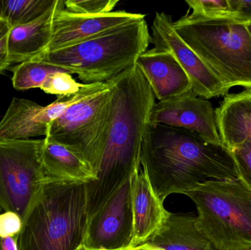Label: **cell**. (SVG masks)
Masks as SVG:
<instances>
[{
	"mask_svg": "<svg viewBox=\"0 0 251 250\" xmlns=\"http://www.w3.org/2000/svg\"><path fill=\"white\" fill-rule=\"evenodd\" d=\"M141 165L162 202L172 194L185 195L206 181L239 179L234 159L223 145L162 124L148 125Z\"/></svg>",
	"mask_w": 251,
	"mask_h": 250,
	"instance_id": "obj_2",
	"label": "cell"
},
{
	"mask_svg": "<svg viewBox=\"0 0 251 250\" xmlns=\"http://www.w3.org/2000/svg\"><path fill=\"white\" fill-rule=\"evenodd\" d=\"M215 116L221 144L229 152L251 141V90L226 95Z\"/></svg>",
	"mask_w": 251,
	"mask_h": 250,
	"instance_id": "obj_15",
	"label": "cell"
},
{
	"mask_svg": "<svg viewBox=\"0 0 251 250\" xmlns=\"http://www.w3.org/2000/svg\"><path fill=\"white\" fill-rule=\"evenodd\" d=\"M1 208H0V211H1Z\"/></svg>",
	"mask_w": 251,
	"mask_h": 250,
	"instance_id": "obj_34",
	"label": "cell"
},
{
	"mask_svg": "<svg viewBox=\"0 0 251 250\" xmlns=\"http://www.w3.org/2000/svg\"><path fill=\"white\" fill-rule=\"evenodd\" d=\"M151 41L144 19L122 25L79 44L48 51L37 60L78 75L85 84L114 79L136 64Z\"/></svg>",
	"mask_w": 251,
	"mask_h": 250,
	"instance_id": "obj_4",
	"label": "cell"
},
{
	"mask_svg": "<svg viewBox=\"0 0 251 250\" xmlns=\"http://www.w3.org/2000/svg\"><path fill=\"white\" fill-rule=\"evenodd\" d=\"M136 65L159 101L175 98L192 90L187 73L167 50L156 47L146 50L137 59Z\"/></svg>",
	"mask_w": 251,
	"mask_h": 250,
	"instance_id": "obj_13",
	"label": "cell"
},
{
	"mask_svg": "<svg viewBox=\"0 0 251 250\" xmlns=\"http://www.w3.org/2000/svg\"><path fill=\"white\" fill-rule=\"evenodd\" d=\"M145 17V15L125 10L103 15L77 14L66 10L64 1L62 0L54 13L51 39L46 52L79 44Z\"/></svg>",
	"mask_w": 251,
	"mask_h": 250,
	"instance_id": "obj_12",
	"label": "cell"
},
{
	"mask_svg": "<svg viewBox=\"0 0 251 250\" xmlns=\"http://www.w3.org/2000/svg\"><path fill=\"white\" fill-rule=\"evenodd\" d=\"M239 179L251 189V141L244 142L231 151Z\"/></svg>",
	"mask_w": 251,
	"mask_h": 250,
	"instance_id": "obj_25",
	"label": "cell"
},
{
	"mask_svg": "<svg viewBox=\"0 0 251 250\" xmlns=\"http://www.w3.org/2000/svg\"><path fill=\"white\" fill-rule=\"evenodd\" d=\"M41 161L47 182L88 183L97 179L94 169L81 154L50 138L44 139Z\"/></svg>",
	"mask_w": 251,
	"mask_h": 250,
	"instance_id": "obj_16",
	"label": "cell"
},
{
	"mask_svg": "<svg viewBox=\"0 0 251 250\" xmlns=\"http://www.w3.org/2000/svg\"><path fill=\"white\" fill-rule=\"evenodd\" d=\"M55 0H0V16L10 27L26 24L42 16Z\"/></svg>",
	"mask_w": 251,
	"mask_h": 250,
	"instance_id": "obj_20",
	"label": "cell"
},
{
	"mask_svg": "<svg viewBox=\"0 0 251 250\" xmlns=\"http://www.w3.org/2000/svg\"><path fill=\"white\" fill-rule=\"evenodd\" d=\"M112 81L111 114L97 179L85 183L87 217L139 172L154 94L137 65Z\"/></svg>",
	"mask_w": 251,
	"mask_h": 250,
	"instance_id": "obj_1",
	"label": "cell"
},
{
	"mask_svg": "<svg viewBox=\"0 0 251 250\" xmlns=\"http://www.w3.org/2000/svg\"><path fill=\"white\" fill-rule=\"evenodd\" d=\"M44 139L0 137V208L26 215L46 182L41 161Z\"/></svg>",
	"mask_w": 251,
	"mask_h": 250,
	"instance_id": "obj_7",
	"label": "cell"
},
{
	"mask_svg": "<svg viewBox=\"0 0 251 250\" xmlns=\"http://www.w3.org/2000/svg\"><path fill=\"white\" fill-rule=\"evenodd\" d=\"M135 250H156L153 248H149V247L144 246V245H140V246L135 248Z\"/></svg>",
	"mask_w": 251,
	"mask_h": 250,
	"instance_id": "obj_30",
	"label": "cell"
},
{
	"mask_svg": "<svg viewBox=\"0 0 251 250\" xmlns=\"http://www.w3.org/2000/svg\"><path fill=\"white\" fill-rule=\"evenodd\" d=\"M186 3L192 10L189 14L195 17L210 19L230 15L228 0H187Z\"/></svg>",
	"mask_w": 251,
	"mask_h": 250,
	"instance_id": "obj_23",
	"label": "cell"
},
{
	"mask_svg": "<svg viewBox=\"0 0 251 250\" xmlns=\"http://www.w3.org/2000/svg\"><path fill=\"white\" fill-rule=\"evenodd\" d=\"M196 220L171 213L165 224L141 245L156 250H216L198 229Z\"/></svg>",
	"mask_w": 251,
	"mask_h": 250,
	"instance_id": "obj_18",
	"label": "cell"
},
{
	"mask_svg": "<svg viewBox=\"0 0 251 250\" xmlns=\"http://www.w3.org/2000/svg\"><path fill=\"white\" fill-rule=\"evenodd\" d=\"M76 250H94L91 249V248H86V247L84 246V245H81L79 248H77Z\"/></svg>",
	"mask_w": 251,
	"mask_h": 250,
	"instance_id": "obj_31",
	"label": "cell"
},
{
	"mask_svg": "<svg viewBox=\"0 0 251 250\" xmlns=\"http://www.w3.org/2000/svg\"><path fill=\"white\" fill-rule=\"evenodd\" d=\"M174 27L227 91L251 90V35L246 23L230 16L206 19L187 13Z\"/></svg>",
	"mask_w": 251,
	"mask_h": 250,
	"instance_id": "obj_5",
	"label": "cell"
},
{
	"mask_svg": "<svg viewBox=\"0 0 251 250\" xmlns=\"http://www.w3.org/2000/svg\"><path fill=\"white\" fill-rule=\"evenodd\" d=\"M196 224L216 250H251V189L240 179L208 180L185 194Z\"/></svg>",
	"mask_w": 251,
	"mask_h": 250,
	"instance_id": "obj_6",
	"label": "cell"
},
{
	"mask_svg": "<svg viewBox=\"0 0 251 250\" xmlns=\"http://www.w3.org/2000/svg\"><path fill=\"white\" fill-rule=\"evenodd\" d=\"M10 29L11 27L8 23L0 16V73L12 64L8 48Z\"/></svg>",
	"mask_w": 251,
	"mask_h": 250,
	"instance_id": "obj_27",
	"label": "cell"
},
{
	"mask_svg": "<svg viewBox=\"0 0 251 250\" xmlns=\"http://www.w3.org/2000/svg\"><path fill=\"white\" fill-rule=\"evenodd\" d=\"M131 180L125 182L88 218L82 245L91 249L121 250L131 248L134 232Z\"/></svg>",
	"mask_w": 251,
	"mask_h": 250,
	"instance_id": "obj_9",
	"label": "cell"
},
{
	"mask_svg": "<svg viewBox=\"0 0 251 250\" xmlns=\"http://www.w3.org/2000/svg\"><path fill=\"white\" fill-rule=\"evenodd\" d=\"M121 250H135V248H127V249Z\"/></svg>",
	"mask_w": 251,
	"mask_h": 250,
	"instance_id": "obj_33",
	"label": "cell"
},
{
	"mask_svg": "<svg viewBox=\"0 0 251 250\" xmlns=\"http://www.w3.org/2000/svg\"><path fill=\"white\" fill-rule=\"evenodd\" d=\"M0 250H18L17 236L0 238Z\"/></svg>",
	"mask_w": 251,
	"mask_h": 250,
	"instance_id": "obj_29",
	"label": "cell"
},
{
	"mask_svg": "<svg viewBox=\"0 0 251 250\" xmlns=\"http://www.w3.org/2000/svg\"><path fill=\"white\" fill-rule=\"evenodd\" d=\"M87 220L85 183L46 182L22 220L18 250H76Z\"/></svg>",
	"mask_w": 251,
	"mask_h": 250,
	"instance_id": "obj_3",
	"label": "cell"
},
{
	"mask_svg": "<svg viewBox=\"0 0 251 250\" xmlns=\"http://www.w3.org/2000/svg\"><path fill=\"white\" fill-rule=\"evenodd\" d=\"M150 123L186 129L209 143L222 145L212 103L198 96L193 90L156 103L151 114Z\"/></svg>",
	"mask_w": 251,
	"mask_h": 250,
	"instance_id": "obj_11",
	"label": "cell"
},
{
	"mask_svg": "<svg viewBox=\"0 0 251 250\" xmlns=\"http://www.w3.org/2000/svg\"><path fill=\"white\" fill-rule=\"evenodd\" d=\"M50 124L45 107L29 100L13 98L0 121V137L10 139L46 137Z\"/></svg>",
	"mask_w": 251,
	"mask_h": 250,
	"instance_id": "obj_19",
	"label": "cell"
},
{
	"mask_svg": "<svg viewBox=\"0 0 251 250\" xmlns=\"http://www.w3.org/2000/svg\"><path fill=\"white\" fill-rule=\"evenodd\" d=\"M56 72L67 71L57 66L33 59L19 63L13 68L12 82L17 91L41 88L47 77Z\"/></svg>",
	"mask_w": 251,
	"mask_h": 250,
	"instance_id": "obj_21",
	"label": "cell"
},
{
	"mask_svg": "<svg viewBox=\"0 0 251 250\" xmlns=\"http://www.w3.org/2000/svg\"><path fill=\"white\" fill-rule=\"evenodd\" d=\"M151 41L156 48L169 51L188 76L192 90L205 99L227 95L228 91L197 54L182 41L174 27L172 16L156 13L151 26Z\"/></svg>",
	"mask_w": 251,
	"mask_h": 250,
	"instance_id": "obj_10",
	"label": "cell"
},
{
	"mask_svg": "<svg viewBox=\"0 0 251 250\" xmlns=\"http://www.w3.org/2000/svg\"><path fill=\"white\" fill-rule=\"evenodd\" d=\"M131 202L134 220L131 248H135L154 234L171 213L165 209L141 168L131 180Z\"/></svg>",
	"mask_w": 251,
	"mask_h": 250,
	"instance_id": "obj_14",
	"label": "cell"
},
{
	"mask_svg": "<svg viewBox=\"0 0 251 250\" xmlns=\"http://www.w3.org/2000/svg\"><path fill=\"white\" fill-rule=\"evenodd\" d=\"M118 0H68L65 8L72 13L83 15H103L113 11Z\"/></svg>",
	"mask_w": 251,
	"mask_h": 250,
	"instance_id": "obj_24",
	"label": "cell"
},
{
	"mask_svg": "<svg viewBox=\"0 0 251 250\" xmlns=\"http://www.w3.org/2000/svg\"><path fill=\"white\" fill-rule=\"evenodd\" d=\"M230 17L243 23H251V1L228 0Z\"/></svg>",
	"mask_w": 251,
	"mask_h": 250,
	"instance_id": "obj_28",
	"label": "cell"
},
{
	"mask_svg": "<svg viewBox=\"0 0 251 250\" xmlns=\"http://www.w3.org/2000/svg\"><path fill=\"white\" fill-rule=\"evenodd\" d=\"M22 227V218L16 213L4 211L0 214V238L15 237Z\"/></svg>",
	"mask_w": 251,
	"mask_h": 250,
	"instance_id": "obj_26",
	"label": "cell"
},
{
	"mask_svg": "<svg viewBox=\"0 0 251 250\" xmlns=\"http://www.w3.org/2000/svg\"><path fill=\"white\" fill-rule=\"evenodd\" d=\"M247 28H248V30H249V32H250V34L251 35V23H248Z\"/></svg>",
	"mask_w": 251,
	"mask_h": 250,
	"instance_id": "obj_32",
	"label": "cell"
},
{
	"mask_svg": "<svg viewBox=\"0 0 251 250\" xmlns=\"http://www.w3.org/2000/svg\"><path fill=\"white\" fill-rule=\"evenodd\" d=\"M108 89L71 106L50 124L46 137L82 156L97 174L111 114L112 81Z\"/></svg>",
	"mask_w": 251,
	"mask_h": 250,
	"instance_id": "obj_8",
	"label": "cell"
},
{
	"mask_svg": "<svg viewBox=\"0 0 251 250\" xmlns=\"http://www.w3.org/2000/svg\"><path fill=\"white\" fill-rule=\"evenodd\" d=\"M62 0L54 4L35 20L10 29L8 48L10 62L21 63L38 58L47 51L51 35L54 13Z\"/></svg>",
	"mask_w": 251,
	"mask_h": 250,
	"instance_id": "obj_17",
	"label": "cell"
},
{
	"mask_svg": "<svg viewBox=\"0 0 251 250\" xmlns=\"http://www.w3.org/2000/svg\"><path fill=\"white\" fill-rule=\"evenodd\" d=\"M84 84L78 83L67 72H56L51 73L46 79L41 89L51 95H56L59 98H66L75 95Z\"/></svg>",
	"mask_w": 251,
	"mask_h": 250,
	"instance_id": "obj_22",
	"label": "cell"
}]
</instances>
